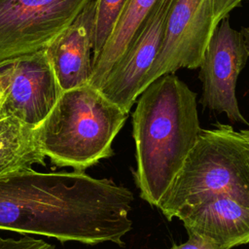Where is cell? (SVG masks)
I'll return each instance as SVG.
<instances>
[{
  "label": "cell",
  "mask_w": 249,
  "mask_h": 249,
  "mask_svg": "<svg viewBox=\"0 0 249 249\" xmlns=\"http://www.w3.org/2000/svg\"><path fill=\"white\" fill-rule=\"evenodd\" d=\"M96 0H89L75 19L45 49L62 91L90 84Z\"/></svg>",
  "instance_id": "10"
},
{
  "label": "cell",
  "mask_w": 249,
  "mask_h": 249,
  "mask_svg": "<svg viewBox=\"0 0 249 249\" xmlns=\"http://www.w3.org/2000/svg\"><path fill=\"white\" fill-rule=\"evenodd\" d=\"M191 236L215 249L249 243V206L231 196H211L177 216Z\"/></svg>",
  "instance_id": "11"
},
{
  "label": "cell",
  "mask_w": 249,
  "mask_h": 249,
  "mask_svg": "<svg viewBox=\"0 0 249 249\" xmlns=\"http://www.w3.org/2000/svg\"><path fill=\"white\" fill-rule=\"evenodd\" d=\"M45 159L35 127L13 116H0V176L33 164L45 165Z\"/></svg>",
  "instance_id": "12"
},
{
  "label": "cell",
  "mask_w": 249,
  "mask_h": 249,
  "mask_svg": "<svg viewBox=\"0 0 249 249\" xmlns=\"http://www.w3.org/2000/svg\"><path fill=\"white\" fill-rule=\"evenodd\" d=\"M6 88H7V83H6V78L3 72L0 69V108L4 100L5 92H6Z\"/></svg>",
  "instance_id": "17"
},
{
  "label": "cell",
  "mask_w": 249,
  "mask_h": 249,
  "mask_svg": "<svg viewBox=\"0 0 249 249\" xmlns=\"http://www.w3.org/2000/svg\"><path fill=\"white\" fill-rule=\"evenodd\" d=\"M240 33H241V36H242L244 45H245L246 50H247L248 54H249V26L242 27V28L240 29Z\"/></svg>",
  "instance_id": "18"
},
{
  "label": "cell",
  "mask_w": 249,
  "mask_h": 249,
  "mask_svg": "<svg viewBox=\"0 0 249 249\" xmlns=\"http://www.w3.org/2000/svg\"><path fill=\"white\" fill-rule=\"evenodd\" d=\"M127 0H96L93 31V64L110 38Z\"/></svg>",
  "instance_id": "14"
},
{
  "label": "cell",
  "mask_w": 249,
  "mask_h": 249,
  "mask_svg": "<svg viewBox=\"0 0 249 249\" xmlns=\"http://www.w3.org/2000/svg\"><path fill=\"white\" fill-rule=\"evenodd\" d=\"M0 249H55V247L43 239L23 235L20 238L0 236Z\"/></svg>",
  "instance_id": "15"
},
{
  "label": "cell",
  "mask_w": 249,
  "mask_h": 249,
  "mask_svg": "<svg viewBox=\"0 0 249 249\" xmlns=\"http://www.w3.org/2000/svg\"><path fill=\"white\" fill-rule=\"evenodd\" d=\"M159 0H127L119 20L93 64L90 86L98 88L113 64L122 56L133 36Z\"/></svg>",
  "instance_id": "13"
},
{
  "label": "cell",
  "mask_w": 249,
  "mask_h": 249,
  "mask_svg": "<svg viewBox=\"0 0 249 249\" xmlns=\"http://www.w3.org/2000/svg\"><path fill=\"white\" fill-rule=\"evenodd\" d=\"M89 0H0V69L45 50Z\"/></svg>",
  "instance_id": "6"
},
{
  "label": "cell",
  "mask_w": 249,
  "mask_h": 249,
  "mask_svg": "<svg viewBox=\"0 0 249 249\" xmlns=\"http://www.w3.org/2000/svg\"><path fill=\"white\" fill-rule=\"evenodd\" d=\"M244 0H173L155 62L143 89L160 76L181 68L198 69L220 22Z\"/></svg>",
  "instance_id": "5"
},
{
  "label": "cell",
  "mask_w": 249,
  "mask_h": 249,
  "mask_svg": "<svg viewBox=\"0 0 249 249\" xmlns=\"http://www.w3.org/2000/svg\"><path fill=\"white\" fill-rule=\"evenodd\" d=\"M249 57L240 31L231 27L229 18L215 29L198 67L202 83L200 103L224 113L232 123L249 125L242 116L236 97V83Z\"/></svg>",
  "instance_id": "7"
},
{
  "label": "cell",
  "mask_w": 249,
  "mask_h": 249,
  "mask_svg": "<svg viewBox=\"0 0 249 249\" xmlns=\"http://www.w3.org/2000/svg\"><path fill=\"white\" fill-rule=\"evenodd\" d=\"M239 133L242 135V137L246 140V142L249 145V129H241Z\"/></svg>",
  "instance_id": "19"
},
{
  "label": "cell",
  "mask_w": 249,
  "mask_h": 249,
  "mask_svg": "<svg viewBox=\"0 0 249 249\" xmlns=\"http://www.w3.org/2000/svg\"><path fill=\"white\" fill-rule=\"evenodd\" d=\"M128 114L87 85L62 91L35 127L38 144L54 166L85 171L114 155L113 141Z\"/></svg>",
  "instance_id": "3"
},
{
  "label": "cell",
  "mask_w": 249,
  "mask_h": 249,
  "mask_svg": "<svg viewBox=\"0 0 249 249\" xmlns=\"http://www.w3.org/2000/svg\"><path fill=\"white\" fill-rule=\"evenodd\" d=\"M132 193L109 179L85 173L21 168L0 176V230L60 242L124 246L132 229Z\"/></svg>",
  "instance_id": "1"
},
{
  "label": "cell",
  "mask_w": 249,
  "mask_h": 249,
  "mask_svg": "<svg viewBox=\"0 0 249 249\" xmlns=\"http://www.w3.org/2000/svg\"><path fill=\"white\" fill-rule=\"evenodd\" d=\"M169 249H215L204 241L189 235V239L181 244H174Z\"/></svg>",
  "instance_id": "16"
},
{
  "label": "cell",
  "mask_w": 249,
  "mask_h": 249,
  "mask_svg": "<svg viewBox=\"0 0 249 249\" xmlns=\"http://www.w3.org/2000/svg\"><path fill=\"white\" fill-rule=\"evenodd\" d=\"M201 130L196 93L175 73L160 76L138 96L132 114L140 197L157 207Z\"/></svg>",
  "instance_id": "2"
},
{
  "label": "cell",
  "mask_w": 249,
  "mask_h": 249,
  "mask_svg": "<svg viewBox=\"0 0 249 249\" xmlns=\"http://www.w3.org/2000/svg\"><path fill=\"white\" fill-rule=\"evenodd\" d=\"M173 0H159L97 89L128 114L143 92L144 79L159 53Z\"/></svg>",
  "instance_id": "8"
},
{
  "label": "cell",
  "mask_w": 249,
  "mask_h": 249,
  "mask_svg": "<svg viewBox=\"0 0 249 249\" xmlns=\"http://www.w3.org/2000/svg\"><path fill=\"white\" fill-rule=\"evenodd\" d=\"M224 195L249 206V145L231 125L202 129L157 207L171 221L192 206Z\"/></svg>",
  "instance_id": "4"
},
{
  "label": "cell",
  "mask_w": 249,
  "mask_h": 249,
  "mask_svg": "<svg viewBox=\"0 0 249 249\" xmlns=\"http://www.w3.org/2000/svg\"><path fill=\"white\" fill-rule=\"evenodd\" d=\"M7 88L0 116L36 127L54 107L62 89L46 50L19 56L1 68Z\"/></svg>",
  "instance_id": "9"
}]
</instances>
